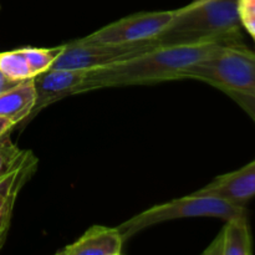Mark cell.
I'll return each mask as SVG.
<instances>
[{"mask_svg": "<svg viewBox=\"0 0 255 255\" xmlns=\"http://www.w3.org/2000/svg\"><path fill=\"white\" fill-rule=\"evenodd\" d=\"M226 46L228 45L217 41L169 45L112 66L87 70L79 94L102 87L149 85L181 80L183 71L216 56Z\"/></svg>", "mask_w": 255, "mask_h": 255, "instance_id": "obj_1", "label": "cell"}, {"mask_svg": "<svg viewBox=\"0 0 255 255\" xmlns=\"http://www.w3.org/2000/svg\"><path fill=\"white\" fill-rule=\"evenodd\" d=\"M238 0H211L174 10L171 24L157 37L162 46L217 41L243 45Z\"/></svg>", "mask_w": 255, "mask_h": 255, "instance_id": "obj_2", "label": "cell"}, {"mask_svg": "<svg viewBox=\"0 0 255 255\" xmlns=\"http://www.w3.org/2000/svg\"><path fill=\"white\" fill-rule=\"evenodd\" d=\"M247 213L246 207L212 194L193 193L167 203L153 206L119 226L122 238L128 239L138 232L163 222L191 217H217L224 221Z\"/></svg>", "mask_w": 255, "mask_h": 255, "instance_id": "obj_3", "label": "cell"}, {"mask_svg": "<svg viewBox=\"0 0 255 255\" xmlns=\"http://www.w3.org/2000/svg\"><path fill=\"white\" fill-rule=\"evenodd\" d=\"M182 79L201 80L222 91L255 97V54L244 45H228L216 56L183 71Z\"/></svg>", "mask_w": 255, "mask_h": 255, "instance_id": "obj_4", "label": "cell"}, {"mask_svg": "<svg viewBox=\"0 0 255 255\" xmlns=\"http://www.w3.org/2000/svg\"><path fill=\"white\" fill-rule=\"evenodd\" d=\"M161 46L157 37L129 44H99L75 40L64 45V50L50 69L91 70L112 66Z\"/></svg>", "mask_w": 255, "mask_h": 255, "instance_id": "obj_5", "label": "cell"}, {"mask_svg": "<svg viewBox=\"0 0 255 255\" xmlns=\"http://www.w3.org/2000/svg\"><path fill=\"white\" fill-rule=\"evenodd\" d=\"M174 10L139 12L122 17L97 31L79 39L81 42L99 44H129L158 36L173 20Z\"/></svg>", "mask_w": 255, "mask_h": 255, "instance_id": "obj_6", "label": "cell"}, {"mask_svg": "<svg viewBox=\"0 0 255 255\" xmlns=\"http://www.w3.org/2000/svg\"><path fill=\"white\" fill-rule=\"evenodd\" d=\"M86 74L87 70L49 69L32 77L36 101L30 116H34L54 102L79 94Z\"/></svg>", "mask_w": 255, "mask_h": 255, "instance_id": "obj_7", "label": "cell"}, {"mask_svg": "<svg viewBox=\"0 0 255 255\" xmlns=\"http://www.w3.org/2000/svg\"><path fill=\"white\" fill-rule=\"evenodd\" d=\"M36 167L37 158L31 151H29L19 166L0 179V251L4 247L9 233L17 196Z\"/></svg>", "mask_w": 255, "mask_h": 255, "instance_id": "obj_8", "label": "cell"}, {"mask_svg": "<svg viewBox=\"0 0 255 255\" xmlns=\"http://www.w3.org/2000/svg\"><path fill=\"white\" fill-rule=\"evenodd\" d=\"M196 193L218 196L244 206L255 197V159L237 171L217 177Z\"/></svg>", "mask_w": 255, "mask_h": 255, "instance_id": "obj_9", "label": "cell"}, {"mask_svg": "<svg viewBox=\"0 0 255 255\" xmlns=\"http://www.w3.org/2000/svg\"><path fill=\"white\" fill-rule=\"evenodd\" d=\"M124 238L119 228L94 226L76 242L69 244L56 254L61 255H120Z\"/></svg>", "mask_w": 255, "mask_h": 255, "instance_id": "obj_10", "label": "cell"}, {"mask_svg": "<svg viewBox=\"0 0 255 255\" xmlns=\"http://www.w3.org/2000/svg\"><path fill=\"white\" fill-rule=\"evenodd\" d=\"M253 253L252 234L247 213L227 221L221 233L203 252L208 255H251Z\"/></svg>", "mask_w": 255, "mask_h": 255, "instance_id": "obj_11", "label": "cell"}, {"mask_svg": "<svg viewBox=\"0 0 255 255\" xmlns=\"http://www.w3.org/2000/svg\"><path fill=\"white\" fill-rule=\"evenodd\" d=\"M36 101L34 80L27 79L0 94V116L11 120L15 125L27 119Z\"/></svg>", "mask_w": 255, "mask_h": 255, "instance_id": "obj_12", "label": "cell"}, {"mask_svg": "<svg viewBox=\"0 0 255 255\" xmlns=\"http://www.w3.org/2000/svg\"><path fill=\"white\" fill-rule=\"evenodd\" d=\"M0 70L12 81H24L34 77L22 49L0 52Z\"/></svg>", "mask_w": 255, "mask_h": 255, "instance_id": "obj_13", "label": "cell"}, {"mask_svg": "<svg viewBox=\"0 0 255 255\" xmlns=\"http://www.w3.org/2000/svg\"><path fill=\"white\" fill-rule=\"evenodd\" d=\"M64 50V45L61 46L49 47V49H42V47H22L25 57L27 60L30 69H31L32 76L41 74L51 67L55 60L59 57Z\"/></svg>", "mask_w": 255, "mask_h": 255, "instance_id": "obj_14", "label": "cell"}, {"mask_svg": "<svg viewBox=\"0 0 255 255\" xmlns=\"http://www.w3.org/2000/svg\"><path fill=\"white\" fill-rule=\"evenodd\" d=\"M26 149H20L6 136L0 139V179L19 166L27 154Z\"/></svg>", "mask_w": 255, "mask_h": 255, "instance_id": "obj_15", "label": "cell"}, {"mask_svg": "<svg viewBox=\"0 0 255 255\" xmlns=\"http://www.w3.org/2000/svg\"><path fill=\"white\" fill-rule=\"evenodd\" d=\"M238 11L242 24L255 39V0H238Z\"/></svg>", "mask_w": 255, "mask_h": 255, "instance_id": "obj_16", "label": "cell"}, {"mask_svg": "<svg viewBox=\"0 0 255 255\" xmlns=\"http://www.w3.org/2000/svg\"><path fill=\"white\" fill-rule=\"evenodd\" d=\"M224 94L227 96L231 97L233 101H236L249 116L252 117V120L255 122V97L251 96V95L241 94V92L237 91H231V90H224Z\"/></svg>", "mask_w": 255, "mask_h": 255, "instance_id": "obj_17", "label": "cell"}, {"mask_svg": "<svg viewBox=\"0 0 255 255\" xmlns=\"http://www.w3.org/2000/svg\"><path fill=\"white\" fill-rule=\"evenodd\" d=\"M14 126L15 124L11 121V120L0 116V139H1L4 136H6L7 132H9Z\"/></svg>", "mask_w": 255, "mask_h": 255, "instance_id": "obj_18", "label": "cell"}, {"mask_svg": "<svg viewBox=\"0 0 255 255\" xmlns=\"http://www.w3.org/2000/svg\"><path fill=\"white\" fill-rule=\"evenodd\" d=\"M19 82L21 81H12V80L7 79V77L2 74L1 70H0V94L6 91V90L11 89V87H14L15 85H17Z\"/></svg>", "mask_w": 255, "mask_h": 255, "instance_id": "obj_19", "label": "cell"}, {"mask_svg": "<svg viewBox=\"0 0 255 255\" xmlns=\"http://www.w3.org/2000/svg\"><path fill=\"white\" fill-rule=\"evenodd\" d=\"M207 1H211V0H193V1L191 2V5H199V4H203V2H207Z\"/></svg>", "mask_w": 255, "mask_h": 255, "instance_id": "obj_20", "label": "cell"}, {"mask_svg": "<svg viewBox=\"0 0 255 255\" xmlns=\"http://www.w3.org/2000/svg\"><path fill=\"white\" fill-rule=\"evenodd\" d=\"M254 40H255V39H254Z\"/></svg>", "mask_w": 255, "mask_h": 255, "instance_id": "obj_21", "label": "cell"}]
</instances>
